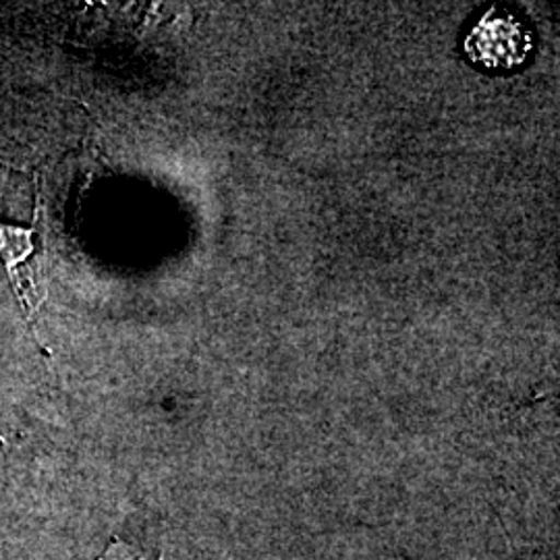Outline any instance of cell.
Segmentation results:
<instances>
[{
  "mask_svg": "<svg viewBox=\"0 0 560 560\" xmlns=\"http://www.w3.org/2000/svg\"><path fill=\"white\" fill-rule=\"evenodd\" d=\"M532 40V32L517 15L494 9L467 38V52L490 69H509L527 57Z\"/></svg>",
  "mask_w": 560,
  "mask_h": 560,
  "instance_id": "obj_1",
  "label": "cell"
},
{
  "mask_svg": "<svg viewBox=\"0 0 560 560\" xmlns=\"http://www.w3.org/2000/svg\"><path fill=\"white\" fill-rule=\"evenodd\" d=\"M36 226L0 224V260L4 264L7 277L13 282L25 316L30 318L36 305L44 301L38 291L36 275L30 260L36 256Z\"/></svg>",
  "mask_w": 560,
  "mask_h": 560,
  "instance_id": "obj_2",
  "label": "cell"
}]
</instances>
